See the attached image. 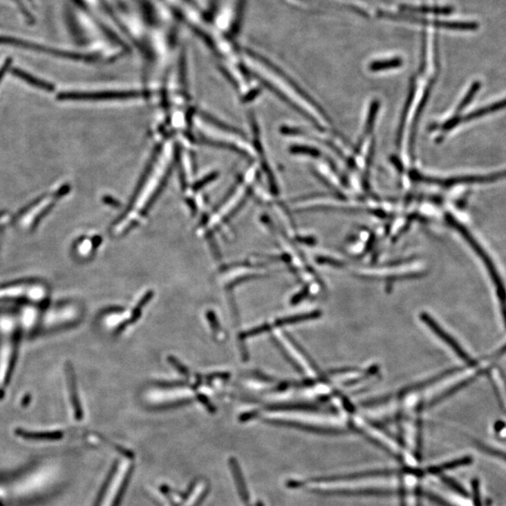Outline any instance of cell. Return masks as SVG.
Segmentation results:
<instances>
[{"label":"cell","instance_id":"17","mask_svg":"<svg viewBox=\"0 0 506 506\" xmlns=\"http://www.w3.org/2000/svg\"><path fill=\"white\" fill-rule=\"evenodd\" d=\"M480 88L481 84L479 83V82H476V83L473 84V86H471L470 91H468L467 95L464 97V99L461 101L460 105H458L457 112H456L454 115L455 118L460 117V113L462 112L464 108L470 104L471 100H473L474 97L476 96V92L478 91Z\"/></svg>","mask_w":506,"mask_h":506},{"label":"cell","instance_id":"14","mask_svg":"<svg viewBox=\"0 0 506 506\" xmlns=\"http://www.w3.org/2000/svg\"><path fill=\"white\" fill-rule=\"evenodd\" d=\"M319 316H320V313H319L318 312L304 313V315L289 316V317L279 319V320L276 321L275 326H283L285 325H292V324L299 323V321L313 320V319L318 318Z\"/></svg>","mask_w":506,"mask_h":506},{"label":"cell","instance_id":"6","mask_svg":"<svg viewBox=\"0 0 506 506\" xmlns=\"http://www.w3.org/2000/svg\"><path fill=\"white\" fill-rule=\"evenodd\" d=\"M0 46L20 47V48L32 50V51L44 53V54L55 55V57H64V59H86V57H84V55L75 54V53L60 51V50L51 48V47L39 46V44H33V42L13 38V37L0 36Z\"/></svg>","mask_w":506,"mask_h":506},{"label":"cell","instance_id":"21","mask_svg":"<svg viewBox=\"0 0 506 506\" xmlns=\"http://www.w3.org/2000/svg\"><path fill=\"white\" fill-rule=\"evenodd\" d=\"M482 449H483L485 452L489 453V455L495 456V457L502 458V460L506 461L505 452L500 451V450L494 449V448L489 447H482Z\"/></svg>","mask_w":506,"mask_h":506},{"label":"cell","instance_id":"1","mask_svg":"<svg viewBox=\"0 0 506 506\" xmlns=\"http://www.w3.org/2000/svg\"><path fill=\"white\" fill-rule=\"evenodd\" d=\"M25 335L39 337L67 330L80 323L84 308L72 299L46 303L41 307L17 308Z\"/></svg>","mask_w":506,"mask_h":506},{"label":"cell","instance_id":"15","mask_svg":"<svg viewBox=\"0 0 506 506\" xmlns=\"http://www.w3.org/2000/svg\"><path fill=\"white\" fill-rule=\"evenodd\" d=\"M402 64V60L400 59L379 60V62H374L371 63L370 68L371 71H373V72H380V71L400 67Z\"/></svg>","mask_w":506,"mask_h":506},{"label":"cell","instance_id":"19","mask_svg":"<svg viewBox=\"0 0 506 506\" xmlns=\"http://www.w3.org/2000/svg\"><path fill=\"white\" fill-rule=\"evenodd\" d=\"M441 480L444 482V483L447 485V486L451 487V489L454 490V491L457 492V494L461 495V496H469L467 492H466V490H464L462 487L460 486V485H458L457 482L453 480V479L449 478V477L442 476Z\"/></svg>","mask_w":506,"mask_h":506},{"label":"cell","instance_id":"13","mask_svg":"<svg viewBox=\"0 0 506 506\" xmlns=\"http://www.w3.org/2000/svg\"><path fill=\"white\" fill-rule=\"evenodd\" d=\"M12 75L17 76V77L22 79V80L31 84V86H35L37 88L42 89V91H53L55 89L54 86L48 83V82L42 81L41 79L34 77L30 73L24 72V71H21L19 68H15L12 71Z\"/></svg>","mask_w":506,"mask_h":506},{"label":"cell","instance_id":"10","mask_svg":"<svg viewBox=\"0 0 506 506\" xmlns=\"http://www.w3.org/2000/svg\"><path fill=\"white\" fill-rule=\"evenodd\" d=\"M378 15L380 17L390 18L393 20L409 21V22L423 24V25H431L436 28H451V30H473L477 28L476 23L441 22V21H431L423 19V18L406 17V15H393V13L384 12H379Z\"/></svg>","mask_w":506,"mask_h":506},{"label":"cell","instance_id":"5","mask_svg":"<svg viewBox=\"0 0 506 506\" xmlns=\"http://www.w3.org/2000/svg\"><path fill=\"white\" fill-rule=\"evenodd\" d=\"M130 471L131 465L129 460L121 461L118 464L108 482L104 494L100 500L99 506H115L117 505L118 497L122 491Z\"/></svg>","mask_w":506,"mask_h":506},{"label":"cell","instance_id":"9","mask_svg":"<svg viewBox=\"0 0 506 506\" xmlns=\"http://www.w3.org/2000/svg\"><path fill=\"white\" fill-rule=\"evenodd\" d=\"M418 178L421 179V180L429 182V183L436 184V185L442 187H452L458 185V184L486 183V182L500 180V179L506 178V170L503 171V172L490 174V175L487 176H458V178L447 179L422 178L418 176Z\"/></svg>","mask_w":506,"mask_h":506},{"label":"cell","instance_id":"2","mask_svg":"<svg viewBox=\"0 0 506 506\" xmlns=\"http://www.w3.org/2000/svg\"><path fill=\"white\" fill-rule=\"evenodd\" d=\"M24 336L18 308L0 310V400L5 397L12 382Z\"/></svg>","mask_w":506,"mask_h":506},{"label":"cell","instance_id":"4","mask_svg":"<svg viewBox=\"0 0 506 506\" xmlns=\"http://www.w3.org/2000/svg\"><path fill=\"white\" fill-rule=\"evenodd\" d=\"M447 220L448 223L455 228L463 236V238L468 242L471 249L476 252V254L478 255L479 258L483 262L487 271H489L490 279H491L492 283L494 286L496 287V292L498 295V299H499L500 310H502V315L503 321H505L506 326V289L505 284H503L502 279L499 272H498L496 266L494 265L492 262L491 258L489 256V254L486 252V250L482 247L481 245L476 241V238L470 234V232L467 230V228L464 227L462 224L456 221L455 218H453L451 215L447 216Z\"/></svg>","mask_w":506,"mask_h":506},{"label":"cell","instance_id":"20","mask_svg":"<svg viewBox=\"0 0 506 506\" xmlns=\"http://www.w3.org/2000/svg\"><path fill=\"white\" fill-rule=\"evenodd\" d=\"M473 489V503L474 506H481L480 492H479L478 479L474 478L471 482Z\"/></svg>","mask_w":506,"mask_h":506},{"label":"cell","instance_id":"24","mask_svg":"<svg viewBox=\"0 0 506 506\" xmlns=\"http://www.w3.org/2000/svg\"><path fill=\"white\" fill-rule=\"evenodd\" d=\"M308 291L307 290H305V291H303L301 292H299V294L295 295L294 299L292 300V304H297L299 301H301L303 299H304L305 297H307Z\"/></svg>","mask_w":506,"mask_h":506},{"label":"cell","instance_id":"7","mask_svg":"<svg viewBox=\"0 0 506 506\" xmlns=\"http://www.w3.org/2000/svg\"><path fill=\"white\" fill-rule=\"evenodd\" d=\"M65 386L67 390L68 405L72 411L73 418L76 420H81L83 418V409H82L80 397L76 383V376L72 365L66 363L64 368Z\"/></svg>","mask_w":506,"mask_h":506},{"label":"cell","instance_id":"8","mask_svg":"<svg viewBox=\"0 0 506 506\" xmlns=\"http://www.w3.org/2000/svg\"><path fill=\"white\" fill-rule=\"evenodd\" d=\"M421 319L422 321H423L424 323L431 328V330L434 332V333L436 334L437 336H438L440 339L444 342V344H447L448 346L452 348V350L458 355V357L461 358L463 361H465V362L467 363L468 365L471 366V367H474V366L477 365L476 361H474L473 358H471L470 355H469L467 353L461 348L460 345L458 344L451 336H449L447 332H445L444 329H442L441 326H440L438 324H437L436 321L431 317V316L427 315V313H422Z\"/></svg>","mask_w":506,"mask_h":506},{"label":"cell","instance_id":"18","mask_svg":"<svg viewBox=\"0 0 506 506\" xmlns=\"http://www.w3.org/2000/svg\"><path fill=\"white\" fill-rule=\"evenodd\" d=\"M152 297L153 292H149L146 295H144V297H143V299L140 300L138 305H137L136 308H134L133 315H131L130 323H134V321H137V319H138L140 315H141L142 308H143L144 306L147 305V303L152 299Z\"/></svg>","mask_w":506,"mask_h":506},{"label":"cell","instance_id":"23","mask_svg":"<svg viewBox=\"0 0 506 506\" xmlns=\"http://www.w3.org/2000/svg\"><path fill=\"white\" fill-rule=\"evenodd\" d=\"M10 64H12V59H6V62H5L3 66H2V68H0V81H1L2 78H3V76L5 73H6L8 68L10 67Z\"/></svg>","mask_w":506,"mask_h":506},{"label":"cell","instance_id":"11","mask_svg":"<svg viewBox=\"0 0 506 506\" xmlns=\"http://www.w3.org/2000/svg\"><path fill=\"white\" fill-rule=\"evenodd\" d=\"M503 108H506V97L505 99L500 100L499 102H495V104H489L487 106L480 108V109L474 111V112L465 115V117H453L451 120H448L444 124V130H451V129L455 128L456 126H458L461 122H467V121L476 120V118L484 117V115L491 114V113L498 112V111L502 110Z\"/></svg>","mask_w":506,"mask_h":506},{"label":"cell","instance_id":"12","mask_svg":"<svg viewBox=\"0 0 506 506\" xmlns=\"http://www.w3.org/2000/svg\"><path fill=\"white\" fill-rule=\"evenodd\" d=\"M230 468L233 473L234 483H236L237 492L241 498L242 503L244 506H252L250 503L249 490L247 489L246 483H245L244 477L242 476L241 470L239 469L238 463L234 458L230 460Z\"/></svg>","mask_w":506,"mask_h":506},{"label":"cell","instance_id":"16","mask_svg":"<svg viewBox=\"0 0 506 506\" xmlns=\"http://www.w3.org/2000/svg\"><path fill=\"white\" fill-rule=\"evenodd\" d=\"M400 9L403 10H408V12H426V13H447L451 12L452 8L450 7H411V6H402Z\"/></svg>","mask_w":506,"mask_h":506},{"label":"cell","instance_id":"22","mask_svg":"<svg viewBox=\"0 0 506 506\" xmlns=\"http://www.w3.org/2000/svg\"><path fill=\"white\" fill-rule=\"evenodd\" d=\"M169 361H170V363L172 364L174 367L176 368L179 371V373L183 374V375L188 376L189 375V371H187V368L184 367L183 365H181V363L179 364L178 361L175 359L174 357L169 358Z\"/></svg>","mask_w":506,"mask_h":506},{"label":"cell","instance_id":"3","mask_svg":"<svg viewBox=\"0 0 506 506\" xmlns=\"http://www.w3.org/2000/svg\"><path fill=\"white\" fill-rule=\"evenodd\" d=\"M51 287L39 279H23L0 284V308L41 307L51 301Z\"/></svg>","mask_w":506,"mask_h":506},{"label":"cell","instance_id":"25","mask_svg":"<svg viewBox=\"0 0 506 506\" xmlns=\"http://www.w3.org/2000/svg\"><path fill=\"white\" fill-rule=\"evenodd\" d=\"M503 427V423L502 422H498L497 425L495 426V429H496L497 431H499L500 429H502Z\"/></svg>","mask_w":506,"mask_h":506}]
</instances>
